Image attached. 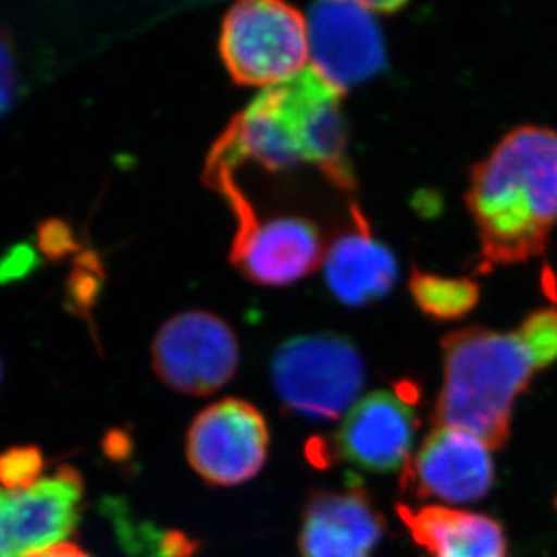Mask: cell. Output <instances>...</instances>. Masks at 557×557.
I'll return each instance as SVG.
<instances>
[{
	"mask_svg": "<svg viewBox=\"0 0 557 557\" xmlns=\"http://www.w3.org/2000/svg\"><path fill=\"white\" fill-rule=\"evenodd\" d=\"M442 350L444 384L433 426L462 430L499 449L509 441L516 399L557 361V309L537 310L512 332H453L442 339Z\"/></svg>",
	"mask_w": 557,
	"mask_h": 557,
	"instance_id": "1",
	"label": "cell"
},
{
	"mask_svg": "<svg viewBox=\"0 0 557 557\" xmlns=\"http://www.w3.org/2000/svg\"><path fill=\"white\" fill-rule=\"evenodd\" d=\"M342 96L307 65L295 78L268 87L233 117L211 148L206 166L235 174L248 161L269 172L310 163L332 185L352 189Z\"/></svg>",
	"mask_w": 557,
	"mask_h": 557,
	"instance_id": "2",
	"label": "cell"
},
{
	"mask_svg": "<svg viewBox=\"0 0 557 557\" xmlns=\"http://www.w3.org/2000/svg\"><path fill=\"white\" fill-rule=\"evenodd\" d=\"M466 200L479 230L480 273L542 255L557 226V132H509L474 166Z\"/></svg>",
	"mask_w": 557,
	"mask_h": 557,
	"instance_id": "3",
	"label": "cell"
},
{
	"mask_svg": "<svg viewBox=\"0 0 557 557\" xmlns=\"http://www.w3.org/2000/svg\"><path fill=\"white\" fill-rule=\"evenodd\" d=\"M221 57L237 84H284L309 62L307 18L278 0L235 4L222 22Z\"/></svg>",
	"mask_w": 557,
	"mask_h": 557,
	"instance_id": "4",
	"label": "cell"
},
{
	"mask_svg": "<svg viewBox=\"0 0 557 557\" xmlns=\"http://www.w3.org/2000/svg\"><path fill=\"white\" fill-rule=\"evenodd\" d=\"M273 384L287 410L309 421H331L358 399L363 359L337 334L293 337L274 354Z\"/></svg>",
	"mask_w": 557,
	"mask_h": 557,
	"instance_id": "5",
	"label": "cell"
},
{
	"mask_svg": "<svg viewBox=\"0 0 557 557\" xmlns=\"http://www.w3.org/2000/svg\"><path fill=\"white\" fill-rule=\"evenodd\" d=\"M269 426L262 411L243 399H222L195 417L186 435V458L206 484H246L268 460Z\"/></svg>",
	"mask_w": 557,
	"mask_h": 557,
	"instance_id": "6",
	"label": "cell"
},
{
	"mask_svg": "<svg viewBox=\"0 0 557 557\" xmlns=\"http://www.w3.org/2000/svg\"><path fill=\"white\" fill-rule=\"evenodd\" d=\"M153 369L166 386L210 395L232 381L240 352L232 329L216 315L189 310L166 321L153 342Z\"/></svg>",
	"mask_w": 557,
	"mask_h": 557,
	"instance_id": "7",
	"label": "cell"
},
{
	"mask_svg": "<svg viewBox=\"0 0 557 557\" xmlns=\"http://www.w3.org/2000/svg\"><path fill=\"white\" fill-rule=\"evenodd\" d=\"M230 208L237 216L232 262L255 284H293L320 265L323 258L318 227L298 216H278L262 222L240 188L227 191Z\"/></svg>",
	"mask_w": 557,
	"mask_h": 557,
	"instance_id": "8",
	"label": "cell"
},
{
	"mask_svg": "<svg viewBox=\"0 0 557 557\" xmlns=\"http://www.w3.org/2000/svg\"><path fill=\"white\" fill-rule=\"evenodd\" d=\"M78 469L60 466L26 490L0 485V557H29L65 543L84 509Z\"/></svg>",
	"mask_w": 557,
	"mask_h": 557,
	"instance_id": "9",
	"label": "cell"
},
{
	"mask_svg": "<svg viewBox=\"0 0 557 557\" xmlns=\"http://www.w3.org/2000/svg\"><path fill=\"white\" fill-rule=\"evenodd\" d=\"M310 67L339 92L384 65L377 13L370 2H318L307 15Z\"/></svg>",
	"mask_w": 557,
	"mask_h": 557,
	"instance_id": "10",
	"label": "cell"
},
{
	"mask_svg": "<svg viewBox=\"0 0 557 557\" xmlns=\"http://www.w3.org/2000/svg\"><path fill=\"white\" fill-rule=\"evenodd\" d=\"M495 484V462L479 436L453 428H435L400 474V491L417 499L471 504Z\"/></svg>",
	"mask_w": 557,
	"mask_h": 557,
	"instance_id": "11",
	"label": "cell"
},
{
	"mask_svg": "<svg viewBox=\"0 0 557 557\" xmlns=\"http://www.w3.org/2000/svg\"><path fill=\"white\" fill-rule=\"evenodd\" d=\"M419 430V417L403 392L379 389L348 410L334 449L345 462L369 473L405 468Z\"/></svg>",
	"mask_w": 557,
	"mask_h": 557,
	"instance_id": "12",
	"label": "cell"
},
{
	"mask_svg": "<svg viewBox=\"0 0 557 557\" xmlns=\"http://www.w3.org/2000/svg\"><path fill=\"white\" fill-rule=\"evenodd\" d=\"M384 536V518L363 485L318 490L307 499L301 557H372Z\"/></svg>",
	"mask_w": 557,
	"mask_h": 557,
	"instance_id": "13",
	"label": "cell"
},
{
	"mask_svg": "<svg viewBox=\"0 0 557 557\" xmlns=\"http://www.w3.org/2000/svg\"><path fill=\"white\" fill-rule=\"evenodd\" d=\"M397 515L430 557H509L504 527L491 516L444 505L413 509L403 504L397 505Z\"/></svg>",
	"mask_w": 557,
	"mask_h": 557,
	"instance_id": "14",
	"label": "cell"
},
{
	"mask_svg": "<svg viewBox=\"0 0 557 557\" xmlns=\"http://www.w3.org/2000/svg\"><path fill=\"white\" fill-rule=\"evenodd\" d=\"M356 213V227L343 233L325 257V278L332 295L347 306H364L383 298L397 280V263L388 248L370 235L363 216Z\"/></svg>",
	"mask_w": 557,
	"mask_h": 557,
	"instance_id": "15",
	"label": "cell"
},
{
	"mask_svg": "<svg viewBox=\"0 0 557 557\" xmlns=\"http://www.w3.org/2000/svg\"><path fill=\"white\" fill-rule=\"evenodd\" d=\"M410 290L419 309L441 321L462 318L479 301V285L471 280L444 278L424 271L411 274Z\"/></svg>",
	"mask_w": 557,
	"mask_h": 557,
	"instance_id": "16",
	"label": "cell"
},
{
	"mask_svg": "<svg viewBox=\"0 0 557 557\" xmlns=\"http://www.w3.org/2000/svg\"><path fill=\"white\" fill-rule=\"evenodd\" d=\"M44 455L38 447H10L0 453V484L4 490H26L44 476Z\"/></svg>",
	"mask_w": 557,
	"mask_h": 557,
	"instance_id": "17",
	"label": "cell"
},
{
	"mask_svg": "<svg viewBox=\"0 0 557 557\" xmlns=\"http://www.w3.org/2000/svg\"><path fill=\"white\" fill-rule=\"evenodd\" d=\"M16 87V67L11 40L4 29H0V116L11 107Z\"/></svg>",
	"mask_w": 557,
	"mask_h": 557,
	"instance_id": "18",
	"label": "cell"
},
{
	"mask_svg": "<svg viewBox=\"0 0 557 557\" xmlns=\"http://www.w3.org/2000/svg\"><path fill=\"white\" fill-rule=\"evenodd\" d=\"M29 557H90L89 554L85 553L84 548H79L78 545L73 543H60L54 547L46 548L42 553L33 554Z\"/></svg>",
	"mask_w": 557,
	"mask_h": 557,
	"instance_id": "19",
	"label": "cell"
},
{
	"mask_svg": "<svg viewBox=\"0 0 557 557\" xmlns=\"http://www.w3.org/2000/svg\"><path fill=\"white\" fill-rule=\"evenodd\" d=\"M0 375H2V370H0Z\"/></svg>",
	"mask_w": 557,
	"mask_h": 557,
	"instance_id": "20",
	"label": "cell"
},
{
	"mask_svg": "<svg viewBox=\"0 0 557 557\" xmlns=\"http://www.w3.org/2000/svg\"><path fill=\"white\" fill-rule=\"evenodd\" d=\"M556 507H557V499H556Z\"/></svg>",
	"mask_w": 557,
	"mask_h": 557,
	"instance_id": "21",
	"label": "cell"
}]
</instances>
